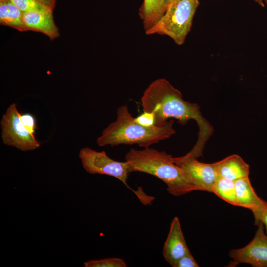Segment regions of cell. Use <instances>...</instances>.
<instances>
[{
	"instance_id": "obj_24",
	"label": "cell",
	"mask_w": 267,
	"mask_h": 267,
	"mask_svg": "<svg viewBox=\"0 0 267 267\" xmlns=\"http://www.w3.org/2000/svg\"><path fill=\"white\" fill-rule=\"evenodd\" d=\"M173 0H168V1H167V7Z\"/></svg>"
},
{
	"instance_id": "obj_2",
	"label": "cell",
	"mask_w": 267,
	"mask_h": 267,
	"mask_svg": "<svg viewBox=\"0 0 267 267\" xmlns=\"http://www.w3.org/2000/svg\"><path fill=\"white\" fill-rule=\"evenodd\" d=\"M170 119L162 126L147 127L134 120L126 105L118 107L116 120L109 124L96 140L99 146L137 144L144 148L170 137L176 133Z\"/></svg>"
},
{
	"instance_id": "obj_25",
	"label": "cell",
	"mask_w": 267,
	"mask_h": 267,
	"mask_svg": "<svg viewBox=\"0 0 267 267\" xmlns=\"http://www.w3.org/2000/svg\"><path fill=\"white\" fill-rule=\"evenodd\" d=\"M265 4H266V6H267V0H265Z\"/></svg>"
},
{
	"instance_id": "obj_17",
	"label": "cell",
	"mask_w": 267,
	"mask_h": 267,
	"mask_svg": "<svg viewBox=\"0 0 267 267\" xmlns=\"http://www.w3.org/2000/svg\"><path fill=\"white\" fill-rule=\"evenodd\" d=\"M9 0L23 12L51 11L35 0Z\"/></svg>"
},
{
	"instance_id": "obj_3",
	"label": "cell",
	"mask_w": 267,
	"mask_h": 267,
	"mask_svg": "<svg viewBox=\"0 0 267 267\" xmlns=\"http://www.w3.org/2000/svg\"><path fill=\"white\" fill-rule=\"evenodd\" d=\"M125 159L130 163L132 172H143L156 177L166 184L167 191L174 196L199 190L183 169L173 161L172 156L165 151L149 147L142 150L132 148Z\"/></svg>"
},
{
	"instance_id": "obj_23",
	"label": "cell",
	"mask_w": 267,
	"mask_h": 267,
	"mask_svg": "<svg viewBox=\"0 0 267 267\" xmlns=\"http://www.w3.org/2000/svg\"><path fill=\"white\" fill-rule=\"evenodd\" d=\"M255 2L257 3L259 5L262 7H264V3L263 1V0H253Z\"/></svg>"
},
{
	"instance_id": "obj_10",
	"label": "cell",
	"mask_w": 267,
	"mask_h": 267,
	"mask_svg": "<svg viewBox=\"0 0 267 267\" xmlns=\"http://www.w3.org/2000/svg\"><path fill=\"white\" fill-rule=\"evenodd\" d=\"M23 22L27 31L43 33L51 41L60 36L59 29L54 20L53 11L23 12Z\"/></svg>"
},
{
	"instance_id": "obj_21",
	"label": "cell",
	"mask_w": 267,
	"mask_h": 267,
	"mask_svg": "<svg viewBox=\"0 0 267 267\" xmlns=\"http://www.w3.org/2000/svg\"><path fill=\"white\" fill-rule=\"evenodd\" d=\"M138 123L147 127L155 126V117L152 113L143 111L138 117L134 118Z\"/></svg>"
},
{
	"instance_id": "obj_13",
	"label": "cell",
	"mask_w": 267,
	"mask_h": 267,
	"mask_svg": "<svg viewBox=\"0 0 267 267\" xmlns=\"http://www.w3.org/2000/svg\"><path fill=\"white\" fill-rule=\"evenodd\" d=\"M168 0H143L139 14L145 32L155 25L165 13Z\"/></svg>"
},
{
	"instance_id": "obj_8",
	"label": "cell",
	"mask_w": 267,
	"mask_h": 267,
	"mask_svg": "<svg viewBox=\"0 0 267 267\" xmlns=\"http://www.w3.org/2000/svg\"><path fill=\"white\" fill-rule=\"evenodd\" d=\"M172 160L183 169L200 191L212 192L218 176L214 163L201 162L197 158L186 155L178 157H172Z\"/></svg>"
},
{
	"instance_id": "obj_16",
	"label": "cell",
	"mask_w": 267,
	"mask_h": 267,
	"mask_svg": "<svg viewBox=\"0 0 267 267\" xmlns=\"http://www.w3.org/2000/svg\"><path fill=\"white\" fill-rule=\"evenodd\" d=\"M85 267H126L125 261L119 258L89 260L84 263Z\"/></svg>"
},
{
	"instance_id": "obj_22",
	"label": "cell",
	"mask_w": 267,
	"mask_h": 267,
	"mask_svg": "<svg viewBox=\"0 0 267 267\" xmlns=\"http://www.w3.org/2000/svg\"><path fill=\"white\" fill-rule=\"evenodd\" d=\"M35 0L53 12L55 6L56 0Z\"/></svg>"
},
{
	"instance_id": "obj_4",
	"label": "cell",
	"mask_w": 267,
	"mask_h": 267,
	"mask_svg": "<svg viewBox=\"0 0 267 267\" xmlns=\"http://www.w3.org/2000/svg\"><path fill=\"white\" fill-rule=\"evenodd\" d=\"M199 4V0H174L160 19L146 34L167 35L176 44H182L191 30Z\"/></svg>"
},
{
	"instance_id": "obj_11",
	"label": "cell",
	"mask_w": 267,
	"mask_h": 267,
	"mask_svg": "<svg viewBox=\"0 0 267 267\" xmlns=\"http://www.w3.org/2000/svg\"><path fill=\"white\" fill-rule=\"evenodd\" d=\"M213 163L219 176L234 181L249 177V165L238 155H230Z\"/></svg>"
},
{
	"instance_id": "obj_9",
	"label": "cell",
	"mask_w": 267,
	"mask_h": 267,
	"mask_svg": "<svg viewBox=\"0 0 267 267\" xmlns=\"http://www.w3.org/2000/svg\"><path fill=\"white\" fill-rule=\"evenodd\" d=\"M190 251L184 238L179 219L174 217L164 243L163 255L165 260L172 267L180 258Z\"/></svg>"
},
{
	"instance_id": "obj_19",
	"label": "cell",
	"mask_w": 267,
	"mask_h": 267,
	"mask_svg": "<svg viewBox=\"0 0 267 267\" xmlns=\"http://www.w3.org/2000/svg\"><path fill=\"white\" fill-rule=\"evenodd\" d=\"M173 267H198L191 253L189 251L178 259L172 266Z\"/></svg>"
},
{
	"instance_id": "obj_18",
	"label": "cell",
	"mask_w": 267,
	"mask_h": 267,
	"mask_svg": "<svg viewBox=\"0 0 267 267\" xmlns=\"http://www.w3.org/2000/svg\"><path fill=\"white\" fill-rule=\"evenodd\" d=\"M255 224L261 222L265 226L266 234L267 235V202L265 201L257 208L252 210Z\"/></svg>"
},
{
	"instance_id": "obj_12",
	"label": "cell",
	"mask_w": 267,
	"mask_h": 267,
	"mask_svg": "<svg viewBox=\"0 0 267 267\" xmlns=\"http://www.w3.org/2000/svg\"><path fill=\"white\" fill-rule=\"evenodd\" d=\"M235 182L237 206L244 207L251 211L257 208L264 202L256 193L249 177Z\"/></svg>"
},
{
	"instance_id": "obj_20",
	"label": "cell",
	"mask_w": 267,
	"mask_h": 267,
	"mask_svg": "<svg viewBox=\"0 0 267 267\" xmlns=\"http://www.w3.org/2000/svg\"><path fill=\"white\" fill-rule=\"evenodd\" d=\"M20 119L25 128L29 133L34 135L36 128L34 117L30 113H21Z\"/></svg>"
},
{
	"instance_id": "obj_14",
	"label": "cell",
	"mask_w": 267,
	"mask_h": 267,
	"mask_svg": "<svg viewBox=\"0 0 267 267\" xmlns=\"http://www.w3.org/2000/svg\"><path fill=\"white\" fill-rule=\"evenodd\" d=\"M23 12L9 0H0V23L20 31H26L23 22Z\"/></svg>"
},
{
	"instance_id": "obj_5",
	"label": "cell",
	"mask_w": 267,
	"mask_h": 267,
	"mask_svg": "<svg viewBox=\"0 0 267 267\" xmlns=\"http://www.w3.org/2000/svg\"><path fill=\"white\" fill-rule=\"evenodd\" d=\"M84 170L90 174L106 175L116 178L127 188L129 173L132 172L129 162L114 160L107 155L105 151H97L89 147L82 148L79 153Z\"/></svg>"
},
{
	"instance_id": "obj_15",
	"label": "cell",
	"mask_w": 267,
	"mask_h": 267,
	"mask_svg": "<svg viewBox=\"0 0 267 267\" xmlns=\"http://www.w3.org/2000/svg\"><path fill=\"white\" fill-rule=\"evenodd\" d=\"M212 192L225 202L232 205L237 206L234 181L217 176Z\"/></svg>"
},
{
	"instance_id": "obj_7",
	"label": "cell",
	"mask_w": 267,
	"mask_h": 267,
	"mask_svg": "<svg viewBox=\"0 0 267 267\" xmlns=\"http://www.w3.org/2000/svg\"><path fill=\"white\" fill-rule=\"evenodd\" d=\"M255 225L258 228L251 242L241 248L230 251L229 255L233 260L232 266L247 263L254 267H267V235L262 222Z\"/></svg>"
},
{
	"instance_id": "obj_1",
	"label": "cell",
	"mask_w": 267,
	"mask_h": 267,
	"mask_svg": "<svg viewBox=\"0 0 267 267\" xmlns=\"http://www.w3.org/2000/svg\"><path fill=\"white\" fill-rule=\"evenodd\" d=\"M141 101L143 111L154 114L156 126L164 125L170 118L176 119L183 125L190 120H195L199 127L197 140L186 155L196 158L202 156L214 129L202 115L197 103L184 100L181 92L165 78L151 82L145 90Z\"/></svg>"
},
{
	"instance_id": "obj_26",
	"label": "cell",
	"mask_w": 267,
	"mask_h": 267,
	"mask_svg": "<svg viewBox=\"0 0 267 267\" xmlns=\"http://www.w3.org/2000/svg\"></svg>"
},
{
	"instance_id": "obj_6",
	"label": "cell",
	"mask_w": 267,
	"mask_h": 267,
	"mask_svg": "<svg viewBox=\"0 0 267 267\" xmlns=\"http://www.w3.org/2000/svg\"><path fill=\"white\" fill-rule=\"evenodd\" d=\"M15 103L11 104L3 115L0 121L1 137L3 143L23 151L39 148L40 143L25 128Z\"/></svg>"
}]
</instances>
